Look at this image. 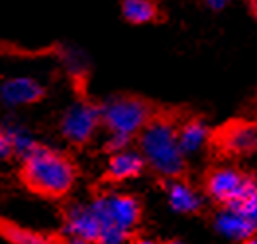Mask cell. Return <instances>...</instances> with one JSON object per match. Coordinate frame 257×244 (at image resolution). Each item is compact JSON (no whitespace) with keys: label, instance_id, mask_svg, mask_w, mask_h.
Segmentation results:
<instances>
[{"label":"cell","instance_id":"obj_1","mask_svg":"<svg viewBox=\"0 0 257 244\" xmlns=\"http://www.w3.org/2000/svg\"><path fill=\"white\" fill-rule=\"evenodd\" d=\"M79 179V168L67 152L51 146L36 144L20 157L18 181L22 185L47 201H63L73 191Z\"/></svg>","mask_w":257,"mask_h":244},{"label":"cell","instance_id":"obj_2","mask_svg":"<svg viewBox=\"0 0 257 244\" xmlns=\"http://www.w3.org/2000/svg\"><path fill=\"white\" fill-rule=\"evenodd\" d=\"M140 152L146 164L161 178L175 179L185 170V154L179 146V134L169 118L153 116L140 132Z\"/></svg>","mask_w":257,"mask_h":244},{"label":"cell","instance_id":"obj_3","mask_svg":"<svg viewBox=\"0 0 257 244\" xmlns=\"http://www.w3.org/2000/svg\"><path fill=\"white\" fill-rule=\"evenodd\" d=\"M102 126L110 134L134 138L153 118V111L148 101L134 95H116L100 105Z\"/></svg>","mask_w":257,"mask_h":244},{"label":"cell","instance_id":"obj_4","mask_svg":"<svg viewBox=\"0 0 257 244\" xmlns=\"http://www.w3.org/2000/svg\"><path fill=\"white\" fill-rule=\"evenodd\" d=\"M100 126H102L100 105L88 101L85 97H79L61 114L59 134L73 148H85Z\"/></svg>","mask_w":257,"mask_h":244},{"label":"cell","instance_id":"obj_5","mask_svg":"<svg viewBox=\"0 0 257 244\" xmlns=\"http://www.w3.org/2000/svg\"><path fill=\"white\" fill-rule=\"evenodd\" d=\"M47 89L40 79L30 75H12L0 79V105L6 109H22L42 103Z\"/></svg>","mask_w":257,"mask_h":244},{"label":"cell","instance_id":"obj_6","mask_svg":"<svg viewBox=\"0 0 257 244\" xmlns=\"http://www.w3.org/2000/svg\"><path fill=\"white\" fill-rule=\"evenodd\" d=\"M61 232L73 238H81L88 242H100L102 238V222L92 211L90 203H67L61 209ZM102 244V242H100Z\"/></svg>","mask_w":257,"mask_h":244},{"label":"cell","instance_id":"obj_7","mask_svg":"<svg viewBox=\"0 0 257 244\" xmlns=\"http://www.w3.org/2000/svg\"><path fill=\"white\" fill-rule=\"evenodd\" d=\"M206 189H208V195L212 199L232 205L236 201L255 193L257 183L253 179L243 178L239 172L232 170V168H220L208 176Z\"/></svg>","mask_w":257,"mask_h":244},{"label":"cell","instance_id":"obj_8","mask_svg":"<svg viewBox=\"0 0 257 244\" xmlns=\"http://www.w3.org/2000/svg\"><path fill=\"white\" fill-rule=\"evenodd\" d=\"M146 157L142 152H134V150H120L108 157L106 172H104V179L118 183V181H128V179L138 178L144 168H146Z\"/></svg>","mask_w":257,"mask_h":244},{"label":"cell","instance_id":"obj_9","mask_svg":"<svg viewBox=\"0 0 257 244\" xmlns=\"http://www.w3.org/2000/svg\"><path fill=\"white\" fill-rule=\"evenodd\" d=\"M222 148L228 154L245 155L257 150V124L251 122H237L228 126L222 132Z\"/></svg>","mask_w":257,"mask_h":244},{"label":"cell","instance_id":"obj_10","mask_svg":"<svg viewBox=\"0 0 257 244\" xmlns=\"http://www.w3.org/2000/svg\"><path fill=\"white\" fill-rule=\"evenodd\" d=\"M0 236L12 244H59L61 232H38L0 217Z\"/></svg>","mask_w":257,"mask_h":244},{"label":"cell","instance_id":"obj_11","mask_svg":"<svg viewBox=\"0 0 257 244\" xmlns=\"http://www.w3.org/2000/svg\"><path fill=\"white\" fill-rule=\"evenodd\" d=\"M216 230L228 238H234V240H245L249 238L253 232H255V224L249 221L245 215H241L237 209L228 207L226 211L218 213L216 217Z\"/></svg>","mask_w":257,"mask_h":244},{"label":"cell","instance_id":"obj_12","mask_svg":"<svg viewBox=\"0 0 257 244\" xmlns=\"http://www.w3.org/2000/svg\"><path fill=\"white\" fill-rule=\"evenodd\" d=\"M167 199L175 213L181 215H191L200 209V197L191 185H187L185 181H177L173 179L167 187Z\"/></svg>","mask_w":257,"mask_h":244},{"label":"cell","instance_id":"obj_13","mask_svg":"<svg viewBox=\"0 0 257 244\" xmlns=\"http://www.w3.org/2000/svg\"><path fill=\"white\" fill-rule=\"evenodd\" d=\"M177 134H179V146L185 155L198 154L208 140V128L202 120H187L183 126L177 128Z\"/></svg>","mask_w":257,"mask_h":244},{"label":"cell","instance_id":"obj_14","mask_svg":"<svg viewBox=\"0 0 257 244\" xmlns=\"http://www.w3.org/2000/svg\"><path fill=\"white\" fill-rule=\"evenodd\" d=\"M122 18L134 26H146L157 20L159 8L155 0H122L120 2Z\"/></svg>","mask_w":257,"mask_h":244},{"label":"cell","instance_id":"obj_15","mask_svg":"<svg viewBox=\"0 0 257 244\" xmlns=\"http://www.w3.org/2000/svg\"><path fill=\"white\" fill-rule=\"evenodd\" d=\"M228 207L237 209L241 215H245L257 226V191L247 195V197H243V199L236 201V203H232V205H228Z\"/></svg>","mask_w":257,"mask_h":244},{"label":"cell","instance_id":"obj_16","mask_svg":"<svg viewBox=\"0 0 257 244\" xmlns=\"http://www.w3.org/2000/svg\"><path fill=\"white\" fill-rule=\"evenodd\" d=\"M14 154V144H12V138L10 132L6 130H0V157H10Z\"/></svg>","mask_w":257,"mask_h":244},{"label":"cell","instance_id":"obj_17","mask_svg":"<svg viewBox=\"0 0 257 244\" xmlns=\"http://www.w3.org/2000/svg\"><path fill=\"white\" fill-rule=\"evenodd\" d=\"M204 2H206V6H208L210 10H216V12H220V10L228 8V4H230L232 0H204Z\"/></svg>","mask_w":257,"mask_h":244},{"label":"cell","instance_id":"obj_18","mask_svg":"<svg viewBox=\"0 0 257 244\" xmlns=\"http://www.w3.org/2000/svg\"><path fill=\"white\" fill-rule=\"evenodd\" d=\"M59 244H100V242H88V240H81V238H73V236H67L61 232V242Z\"/></svg>","mask_w":257,"mask_h":244},{"label":"cell","instance_id":"obj_19","mask_svg":"<svg viewBox=\"0 0 257 244\" xmlns=\"http://www.w3.org/2000/svg\"><path fill=\"white\" fill-rule=\"evenodd\" d=\"M126 244H157V242L151 240V238H130Z\"/></svg>","mask_w":257,"mask_h":244},{"label":"cell","instance_id":"obj_20","mask_svg":"<svg viewBox=\"0 0 257 244\" xmlns=\"http://www.w3.org/2000/svg\"><path fill=\"white\" fill-rule=\"evenodd\" d=\"M243 244H257V234H255V232H253L249 238H245V240H243Z\"/></svg>","mask_w":257,"mask_h":244},{"label":"cell","instance_id":"obj_21","mask_svg":"<svg viewBox=\"0 0 257 244\" xmlns=\"http://www.w3.org/2000/svg\"><path fill=\"white\" fill-rule=\"evenodd\" d=\"M249 4H251V10L257 14V0H249Z\"/></svg>","mask_w":257,"mask_h":244},{"label":"cell","instance_id":"obj_22","mask_svg":"<svg viewBox=\"0 0 257 244\" xmlns=\"http://www.w3.org/2000/svg\"><path fill=\"white\" fill-rule=\"evenodd\" d=\"M165 244H183V242H179V240H171V242H165Z\"/></svg>","mask_w":257,"mask_h":244}]
</instances>
